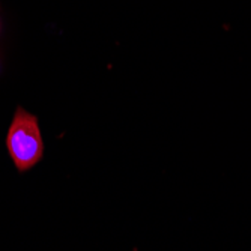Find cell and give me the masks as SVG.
<instances>
[{"instance_id":"6da1fadb","label":"cell","mask_w":251,"mask_h":251,"mask_svg":"<svg viewBox=\"0 0 251 251\" xmlns=\"http://www.w3.org/2000/svg\"><path fill=\"white\" fill-rule=\"evenodd\" d=\"M8 152L20 172L32 169L44 153V142L36 116L17 108L6 135Z\"/></svg>"}]
</instances>
